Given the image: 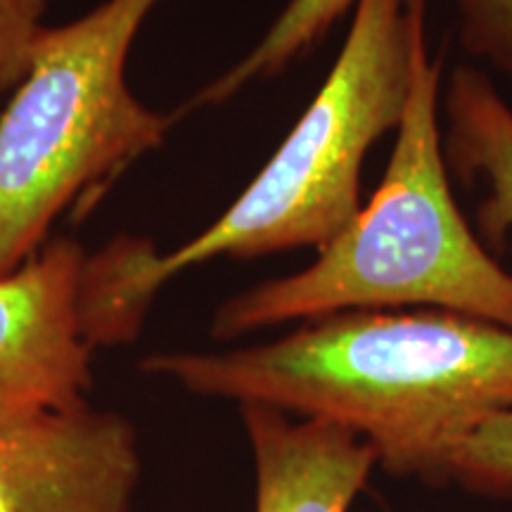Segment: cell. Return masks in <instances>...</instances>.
I'll use <instances>...</instances> for the list:
<instances>
[{"instance_id":"1","label":"cell","mask_w":512,"mask_h":512,"mask_svg":"<svg viewBox=\"0 0 512 512\" xmlns=\"http://www.w3.org/2000/svg\"><path fill=\"white\" fill-rule=\"evenodd\" d=\"M197 396L347 427L389 475L448 482L456 446L512 408V330L460 313L342 311L254 347L143 358Z\"/></svg>"},{"instance_id":"6","label":"cell","mask_w":512,"mask_h":512,"mask_svg":"<svg viewBox=\"0 0 512 512\" xmlns=\"http://www.w3.org/2000/svg\"><path fill=\"white\" fill-rule=\"evenodd\" d=\"M133 422L91 403L0 420V512H136Z\"/></svg>"},{"instance_id":"4","label":"cell","mask_w":512,"mask_h":512,"mask_svg":"<svg viewBox=\"0 0 512 512\" xmlns=\"http://www.w3.org/2000/svg\"><path fill=\"white\" fill-rule=\"evenodd\" d=\"M159 0H105L43 27L0 117V278L50 240L67 209L157 150L176 114L133 95L126 62Z\"/></svg>"},{"instance_id":"5","label":"cell","mask_w":512,"mask_h":512,"mask_svg":"<svg viewBox=\"0 0 512 512\" xmlns=\"http://www.w3.org/2000/svg\"><path fill=\"white\" fill-rule=\"evenodd\" d=\"M86 249L50 238L0 278V420L86 406L93 354L81 328Z\"/></svg>"},{"instance_id":"12","label":"cell","mask_w":512,"mask_h":512,"mask_svg":"<svg viewBox=\"0 0 512 512\" xmlns=\"http://www.w3.org/2000/svg\"><path fill=\"white\" fill-rule=\"evenodd\" d=\"M46 0H0V95L27 76L31 50L43 27Z\"/></svg>"},{"instance_id":"7","label":"cell","mask_w":512,"mask_h":512,"mask_svg":"<svg viewBox=\"0 0 512 512\" xmlns=\"http://www.w3.org/2000/svg\"><path fill=\"white\" fill-rule=\"evenodd\" d=\"M256 465V512H347L377 463L373 446L328 420L240 403Z\"/></svg>"},{"instance_id":"11","label":"cell","mask_w":512,"mask_h":512,"mask_svg":"<svg viewBox=\"0 0 512 512\" xmlns=\"http://www.w3.org/2000/svg\"><path fill=\"white\" fill-rule=\"evenodd\" d=\"M458 43L512 86V0H451Z\"/></svg>"},{"instance_id":"2","label":"cell","mask_w":512,"mask_h":512,"mask_svg":"<svg viewBox=\"0 0 512 512\" xmlns=\"http://www.w3.org/2000/svg\"><path fill=\"white\" fill-rule=\"evenodd\" d=\"M425 24L427 0H358L328 79L219 219L169 252L117 238L88 254L79 302L88 344L136 342L157 292L192 266L330 245L363 207L368 152L401 124Z\"/></svg>"},{"instance_id":"8","label":"cell","mask_w":512,"mask_h":512,"mask_svg":"<svg viewBox=\"0 0 512 512\" xmlns=\"http://www.w3.org/2000/svg\"><path fill=\"white\" fill-rule=\"evenodd\" d=\"M441 110L448 171L463 183H482L479 240L501 249L512 233V107L484 72L456 67Z\"/></svg>"},{"instance_id":"3","label":"cell","mask_w":512,"mask_h":512,"mask_svg":"<svg viewBox=\"0 0 512 512\" xmlns=\"http://www.w3.org/2000/svg\"><path fill=\"white\" fill-rule=\"evenodd\" d=\"M441 67L422 43L384 178L354 221L304 271L226 299L211 337L396 306H427L512 330V273L470 228L451 190L439 124Z\"/></svg>"},{"instance_id":"10","label":"cell","mask_w":512,"mask_h":512,"mask_svg":"<svg viewBox=\"0 0 512 512\" xmlns=\"http://www.w3.org/2000/svg\"><path fill=\"white\" fill-rule=\"evenodd\" d=\"M448 479L477 494H512V408L491 415L456 446Z\"/></svg>"},{"instance_id":"9","label":"cell","mask_w":512,"mask_h":512,"mask_svg":"<svg viewBox=\"0 0 512 512\" xmlns=\"http://www.w3.org/2000/svg\"><path fill=\"white\" fill-rule=\"evenodd\" d=\"M356 3L358 0H290L261 41L238 64L192 95L188 105L178 110V117L190 110L221 105L245 91L249 83L285 72L294 60L309 53L320 38L328 36L337 19L347 15Z\"/></svg>"}]
</instances>
